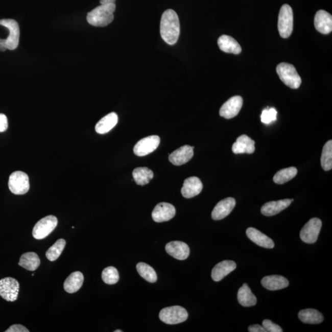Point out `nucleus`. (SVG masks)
Masks as SVG:
<instances>
[{
    "instance_id": "obj_3",
    "label": "nucleus",
    "mask_w": 332,
    "mask_h": 332,
    "mask_svg": "<svg viewBox=\"0 0 332 332\" xmlns=\"http://www.w3.org/2000/svg\"><path fill=\"white\" fill-rule=\"evenodd\" d=\"M276 71L280 80L286 86L294 89L300 86L301 79L294 65L288 63H280L277 66Z\"/></svg>"
},
{
    "instance_id": "obj_18",
    "label": "nucleus",
    "mask_w": 332,
    "mask_h": 332,
    "mask_svg": "<svg viewBox=\"0 0 332 332\" xmlns=\"http://www.w3.org/2000/svg\"><path fill=\"white\" fill-rule=\"evenodd\" d=\"M315 28L322 34H328L332 31V16L324 10L317 12L315 17Z\"/></svg>"
},
{
    "instance_id": "obj_2",
    "label": "nucleus",
    "mask_w": 332,
    "mask_h": 332,
    "mask_svg": "<svg viewBox=\"0 0 332 332\" xmlns=\"http://www.w3.org/2000/svg\"><path fill=\"white\" fill-rule=\"evenodd\" d=\"M115 10V4L101 5L87 14V22L94 27L107 26L112 22Z\"/></svg>"
},
{
    "instance_id": "obj_31",
    "label": "nucleus",
    "mask_w": 332,
    "mask_h": 332,
    "mask_svg": "<svg viewBox=\"0 0 332 332\" xmlns=\"http://www.w3.org/2000/svg\"><path fill=\"white\" fill-rule=\"evenodd\" d=\"M297 169L295 167L283 169L274 175L273 181L274 183L282 185L294 179L297 176Z\"/></svg>"
},
{
    "instance_id": "obj_21",
    "label": "nucleus",
    "mask_w": 332,
    "mask_h": 332,
    "mask_svg": "<svg viewBox=\"0 0 332 332\" xmlns=\"http://www.w3.org/2000/svg\"><path fill=\"white\" fill-rule=\"evenodd\" d=\"M247 237L256 245L267 249H273L274 247L273 241L267 235L254 228H249L246 230Z\"/></svg>"
},
{
    "instance_id": "obj_1",
    "label": "nucleus",
    "mask_w": 332,
    "mask_h": 332,
    "mask_svg": "<svg viewBox=\"0 0 332 332\" xmlns=\"http://www.w3.org/2000/svg\"><path fill=\"white\" fill-rule=\"evenodd\" d=\"M180 25L179 16L173 10H168L162 14L160 24V33L166 43L176 44L179 39Z\"/></svg>"
},
{
    "instance_id": "obj_10",
    "label": "nucleus",
    "mask_w": 332,
    "mask_h": 332,
    "mask_svg": "<svg viewBox=\"0 0 332 332\" xmlns=\"http://www.w3.org/2000/svg\"><path fill=\"white\" fill-rule=\"evenodd\" d=\"M0 25L7 27L9 30L8 37L5 39L6 46L7 50H16L19 45L20 37V29L19 24L14 19L0 20Z\"/></svg>"
},
{
    "instance_id": "obj_40",
    "label": "nucleus",
    "mask_w": 332,
    "mask_h": 332,
    "mask_svg": "<svg viewBox=\"0 0 332 332\" xmlns=\"http://www.w3.org/2000/svg\"><path fill=\"white\" fill-rule=\"evenodd\" d=\"M249 331L250 332H267L265 328L263 327V325L255 324L250 325L249 327Z\"/></svg>"
},
{
    "instance_id": "obj_11",
    "label": "nucleus",
    "mask_w": 332,
    "mask_h": 332,
    "mask_svg": "<svg viewBox=\"0 0 332 332\" xmlns=\"http://www.w3.org/2000/svg\"><path fill=\"white\" fill-rule=\"evenodd\" d=\"M160 138L158 135H150L138 141L134 148V152L138 156H144L152 153L160 144Z\"/></svg>"
},
{
    "instance_id": "obj_43",
    "label": "nucleus",
    "mask_w": 332,
    "mask_h": 332,
    "mask_svg": "<svg viewBox=\"0 0 332 332\" xmlns=\"http://www.w3.org/2000/svg\"><path fill=\"white\" fill-rule=\"evenodd\" d=\"M114 332H123V331L121 330H116L114 331Z\"/></svg>"
},
{
    "instance_id": "obj_42",
    "label": "nucleus",
    "mask_w": 332,
    "mask_h": 332,
    "mask_svg": "<svg viewBox=\"0 0 332 332\" xmlns=\"http://www.w3.org/2000/svg\"><path fill=\"white\" fill-rule=\"evenodd\" d=\"M116 0H101L100 3L101 5H108V4H113L115 3Z\"/></svg>"
},
{
    "instance_id": "obj_4",
    "label": "nucleus",
    "mask_w": 332,
    "mask_h": 332,
    "mask_svg": "<svg viewBox=\"0 0 332 332\" xmlns=\"http://www.w3.org/2000/svg\"><path fill=\"white\" fill-rule=\"evenodd\" d=\"M294 29V14L289 5H283L280 8L278 18V30L280 37L288 38Z\"/></svg>"
},
{
    "instance_id": "obj_33",
    "label": "nucleus",
    "mask_w": 332,
    "mask_h": 332,
    "mask_svg": "<svg viewBox=\"0 0 332 332\" xmlns=\"http://www.w3.org/2000/svg\"><path fill=\"white\" fill-rule=\"evenodd\" d=\"M321 165L323 170L328 171L332 169V140H328L323 147L321 155Z\"/></svg>"
},
{
    "instance_id": "obj_19",
    "label": "nucleus",
    "mask_w": 332,
    "mask_h": 332,
    "mask_svg": "<svg viewBox=\"0 0 332 332\" xmlns=\"http://www.w3.org/2000/svg\"><path fill=\"white\" fill-rule=\"evenodd\" d=\"M236 268V264L233 261L224 260L219 263L213 268L211 276L216 282L220 281L225 277Z\"/></svg>"
},
{
    "instance_id": "obj_14",
    "label": "nucleus",
    "mask_w": 332,
    "mask_h": 332,
    "mask_svg": "<svg viewBox=\"0 0 332 332\" xmlns=\"http://www.w3.org/2000/svg\"><path fill=\"white\" fill-rule=\"evenodd\" d=\"M236 206V200L232 198H227L219 202L212 212V218L214 220H220L225 218L233 210Z\"/></svg>"
},
{
    "instance_id": "obj_44",
    "label": "nucleus",
    "mask_w": 332,
    "mask_h": 332,
    "mask_svg": "<svg viewBox=\"0 0 332 332\" xmlns=\"http://www.w3.org/2000/svg\"><path fill=\"white\" fill-rule=\"evenodd\" d=\"M291 200L292 202H293V201H294V199H291Z\"/></svg>"
},
{
    "instance_id": "obj_37",
    "label": "nucleus",
    "mask_w": 332,
    "mask_h": 332,
    "mask_svg": "<svg viewBox=\"0 0 332 332\" xmlns=\"http://www.w3.org/2000/svg\"><path fill=\"white\" fill-rule=\"evenodd\" d=\"M263 327L268 332H282V329L279 325L274 324L270 320L265 319L262 322Z\"/></svg>"
},
{
    "instance_id": "obj_16",
    "label": "nucleus",
    "mask_w": 332,
    "mask_h": 332,
    "mask_svg": "<svg viewBox=\"0 0 332 332\" xmlns=\"http://www.w3.org/2000/svg\"><path fill=\"white\" fill-rule=\"evenodd\" d=\"M203 188V183L199 178L191 177L184 181L181 192L184 198H192L200 194Z\"/></svg>"
},
{
    "instance_id": "obj_39",
    "label": "nucleus",
    "mask_w": 332,
    "mask_h": 332,
    "mask_svg": "<svg viewBox=\"0 0 332 332\" xmlns=\"http://www.w3.org/2000/svg\"><path fill=\"white\" fill-rule=\"evenodd\" d=\"M8 128V122L7 116L0 113V132L7 131Z\"/></svg>"
},
{
    "instance_id": "obj_20",
    "label": "nucleus",
    "mask_w": 332,
    "mask_h": 332,
    "mask_svg": "<svg viewBox=\"0 0 332 332\" xmlns=\"http://www.w3.org/2000/svg\"><path fill=\"white\" fill-rule=\"evenodd\" d=\"M291 199H286L282 200L271 201L262 206L261 212L263 215L271 217L276 215L281 211L288 208L291 205Z\"/></svg>"
},
{
    "instance_id": "obj_22",
    "label": "nucleus",
    "mask_w": 332,
    "mask_h": 332,
    "mask_svg": "<svg viewBox=\"0 0 332 332\" xmlns=\"http://www.w3.org/2000/svg\"><path fill=\"white\" fill-rule=\"evenodd\" d=\"M255 141L246 135H241L232 147L235 154H252L255 152Z\"/></svg>"
},
{
    "instance_id": "obj_8",
    "label": "nucleus",
    "mask_w": 332,
    "mask_h": 332,
    "mask_svg": "<svg viewBox=\"0 0 332 332\" xmlns=\"http://www.w3.org/2000/svg\"><path fill=\"white\" fill-rule=\"evenodd\" d=\"M19 283L13 277H5L0 280V296L8 301L17 300L19 291Z\"/></svg>"
},
{
    "instance_id": "obj_34",
    "label": "nucleus",
    "mask_w": 332,
    "mask_h": 332,
    "mask_svg": "<svg viewBox=\"0 0 332 332\" xmlns=\"http://www.w3.org/2000/svg\"><path fill=\"white\" fill-rule=\"evenodd\" d=\"M66 245V241L63 239L57 240L54 245L47 250L46 256L50 261L56 260L62 254L63 249Z\"/></svg>"
},
{
    "instance_id": "obj_35",
    "label": "nucleus",
    "mask_w": 332,
    "mask_h": 332,
    "mask_svg": "<svg viewBox=\"0 0 332 332\" xmlns=\"http://www.w3.org/2000/svg\"><path fill=\"white\" fill-rule=\"evenodd\" d=\"M102 278L107 284H115L120 279L118 271L113 267H107L102 271Z\"/></svg>"
},
{
    "instance_id": "obj_12",
    "label": "nucleus",
    "mask_w": 332,
    "mask_h": 332,
    "mask_svg": "<svg viewBox=\"0 0 332 332\" xmlns=\"http://www.w3.org/2000/svg\"><path fill=\"white\" fill-rule=\"evenodd\" d=\"M243 100L241 96L232 97L223 104L220 110V115L226 119L236 116L243 107Z\"/></svg>"
},
{
    "instance_id": "obj_27",
    "label": "nucleus",
    "mask_w": 332,
    "mask_h": 332,
    "mask_svg": "<svg viewBox=\"0 0 332 332\" xmlns=\"http://www.w3.org/2000/svg\"><path fill=\"white\" fill-rule=\"evenodd\" d=\"M238 300L241 305L245 307L255 306L256 304V298L247 283H244L238 291Z\"/></svg>"
},
{
    "instance_id": "obj_32",
    "label": "nucleus",
    "mask_w": 332,
    "mask_h": 332,
    "mask_svg": "<svg viewBox=\"0 0 332 332\" xmlns=\"http://www.w3.org/2000/svg\"><path fill=\"white\" fill-rule=\"evenodd\" d=\"M137 270L140 276L147 281L154 283L156 282L157 274L155 270L145 263H138L136 266Z\"/></svg>"
},
{
    "instance_id": "obj_5",
    "label": "nucleus",
    "mask_w": 332,
    "mask_h": 332,
    "mask_svg": "<svg viewBox=\"0 0 332 332\" xmlns=\"http://www.w3.org/2000/svg\"><path fill=\"white\" fill-rule=\"evenodd\" d=\"M188 314L184 307L173 306L165 307L159 313V319L167 324L174 325L185 322L188 319Z\"/></svg>"
},
{
    "instance_id": "obj_38",
    "label": "nucleus",
    "mask_w": 332,
    "mask_h": 332,
    "mask_svg": "<svg viewBox=\"0 0 332 332\" xmlns=\"http://www.w3.org/2000/svg\"><path fill=\"white\" fill-rule=\"evenodd\" d=\"M5 332H29V330L22 325L14 324L11 325Z\"/></svg>"
},
{
    "instance_id": "obj_36",
    "label": "nucleus",
    "mask_w": 332,
    "mask_h": 332,
    "mask_svg": "<svg viewBox=\"0 0 332 332\" xmlns=\"http://www.w3.org/2000/svg\"><path fill=\"white\" fill-rule=\"evenodd\" d=\"M277 111L274 108L265 109L261 114V121L263 123L269 124L274 122L277 119Z\"/></svg>"
},
{
    "instance_id": "obj_25",
    "label": "nucleus",
    "mask_w": 332,
    "mask_h": 332,
    "mask_svg": "<svg viewBox=\"0 0 332 332\" xmlns=\"http://www.w3.org/2000/svg\"><path fill=\"white\" fill-rule=\"evenodd\" d=\"M218 45L220 49L226 53L239 54L242 51L240 44L236 40L228 35H222L219 38Z\"/></svg>"
},
{
    "instance_id": "obj_13",
    "label": "nucleus",
    "mask_w": 332,
    "mask_h": 332,
    "mask_svg": "<svg viewBox=\"0 0 332 332\" xmlns=\"http://www.w3.org/2000/svg\"><path fill=\"white\" fill-rule=\"evenodd\" d=\"M176 208L170 203H161L157 204L153 210L152 218L158 223L168 222L176 215Z\"/></svg>"
},
{
    "instance_id": "obj_26",
    "label": "nucleus",
    "mask_w": 332,
    "mask_h": 332,
    "mask_svg": "<svg viewBox=\"0 0 332 332\" xmlns=\"http://www.w3.org/2000/svg\"><path fill=\"white\" fill-rule=\"evenodd\" d=\"M84 282V276L80 271L72 273L65 280L63 288L66 292L74 294L81 289Z\"/></svg>"
},
{
    "instance_id": "obj_29",
    "label": "nucleus",
    "mask_w": 332,
    "mask_h": 332,
    "mask_svg": "<svg viewBox=\"0 0 332 332\" xmlns=\"http://www.w3.org/2000/svg\"><path fill=\"white\" fill-rule=\"evenodd\" d=\"M40 265V259L35 252L23 253L20 256L19 265L29 271H35Z\"/></svg>"
},
{
    "instance_id": "obj_23",
    "label": "nucleus",
    "mask_w": 332,
    "mask_h": 332,
    "mask_svg": "<svg viewBox=\"0 0 332 332\" xmlns=\"http://www.w3.org/2000/svg\"><path fill=\"white\" fill-rule=\"evenodd\" d=\"M289 280L286 277L279 275L268 276L262 280V284L270 291H277L288 288Z\"/></svg>"
},
{
    "instance_id": "obj_6",
    "label": "nucleus",
    "mask_w": 332,
    "mask_h": 332,
    "mask_svg": "<svg viewBox=\"0 0 332 332\" xmlns=\"http://www.w3.org/2000/svg\"><path fill=\"white\" fill-rule=\"evenodd\" d=\"M8 186L14 195L26 194L30 189L29 178L22 171H16L11 174L9 179Z\"/></svg>"
},
{
    "instance_id": "obj_24",
    "label": "nucleus",
    "mask_w": 332,
    "mask_h": 332,
    "mask_svg": "<svg viewBox=\"0 0 332 332\" xmlns=\"http://www.w3.org/2000/svg\"><path fill=\"white\" fill-rule=\"evenodd\" d=\"M118 122L116 113H110L104 116L96 125V131L100 134H104L111 131Z\"/></svg>"
},
{
    "instance_id": "obj_30",
    "label": "nucleus",
    "mask_w": 332,
    "mask_h": 332,
    "mask_svg": "<svg viewBox=\"0 0 332 332\" xmlns=\"http://www.w3.org/2000/svg\"><path fill=\"white\" fill-rule=\"evenodd\" d=\"M133 178L138 185H146L152 180L154 175L153 171L147 168H137L133 171Z\"/></svg>"
},
{
    "instance_id": "obj_28",
    "label": "nucleus",
    "mask_w": 332,
    "mask_h": 332,
    "mask_svg": "<svg viewBox=\"0 0 332 332\" xmlns=\"http://www.w3.org/2000/svg\"><path fill=\"white\" fill-rule=\"evenodd\" d=\"M298 318L305 324H318L324 320L322 313L315 309H306L300 311Z\"/></svg>"
},
{
    "instance_id": "obj_17",
    "label": "nucleus",
    "mask_w": 332,
    "mask_h": 332,
    "mask_svg": "<svg viewBox=\"0 0 332 332\" xmlns=\"http://www.w3.org/2000/svg\"><path fill=\"white\" fill-rule=\"evenodd\" d=\"M194 147L184 146L172 153L169 159L174 165H181L188 162L194 155Z\"/></svg>"
},
{
    "instance_id": "obj_9",
    "label": "nucleus",
    "mask_w": 332,
    "mask_h": 332,
    "mask_svg": "<svg viewBox=\"0 0 332 332\" xmlns=\"http://www.w3.org/2000/svg\"><path fill=\"white\" fill-rule=\"evenodd\" d=\"M322 227L321 220L318 218H313L303 226L300 231V238L304 243L313 244L318 239L320 231Z\"/></svg>"
},
{
    "instance_id": "obj_15",
    "label": "nucleus",
    "mask_w": 332,
    "mask_h": 332,
    "mask_svg": "<svg viewBox=\"0 0 332 332\" xmlns=\"http://www.w3.org/2000/svg\"><path fill=\"white\" fill-rule=\"evenodd\" d=\"M165 249L168 254L179 260L186 259L189 255L188 246L182 241H171L166 244Z\"/></svg>"
},
{
    "instance_id": "obj_41",
    "label": "nucleus",
    "mask_w": 332,
    "mask_h": 332,
    "mask_svg": "<svg viewBox=\"0 0 332 332\" xmlns=\"http://www.w3.org/2000/svg\"><path fill=\"white\" fill-rule=\"evenodd\" d=\"M7 50V46H6L5 39H0V51H5Z\"/></svg>"
},
{
    "instance_id": "obj_7",
    "label": "nucleus",
    "mask_w": 332,
    "mask_h": 332,
    "mask_svg": "<svg viewBox=\"0 0 332 332\" xmlns=\"http://www.w3.org/2000/svg\"><path fill=\"white\" fill-rule=\"evenodd\" d=\"M58 220L55 216H48L38 221L33 229V236L36 240H43L56 228Z\"/></svg>"
}]
</instances>
